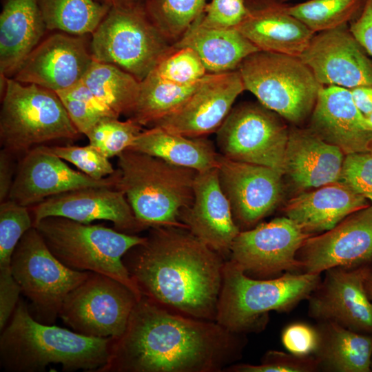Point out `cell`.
<instances>
[{
    "label": "cell",
    "instance_id": "1",
    "mask_svg": "<svg viewBox=\"0 0 372 372\" xmlns=\"http://www.w3.org/2000/svg\"><path fill=\"white\" fill-rule=\"evenodd\" d=\"M245 335L186 317L142 296L96 372H220L240 360Z\"/></svg>",
    "mask_w": 372,
    "mask_h": 372
},
{
    "label": "cell",
    "instance_id": "2",
    "mask_svg": "<svg viewBox=\"0 0 372 372\" xmlns=\"http://www.w3.org/2000/svg\"><path fill=\"white\" fill-rule=\"evenodd\" d=\"M149 229L122 258L142 296L172 312L216 321L227 259L186 228Z\"/></svg>",
    "mask_w": 372,
    "mask_h": 372
},
{
    "label": "cell",
    "instance_id": "3",
    "mask_svg": "<svg viewBox=\"0 0 372 372\" xmlns=\"http://www.w3.org/2000/svg\"><path fill=\"white\" fill-rule=\"evenodd\" d=\"M1 331L0 365L7 372H42L51 364L65 372H96L108 360L112 340L43 324L23 300Z\"/></svg>",
    "mask_w": 372,
    "mask_h": 372
},
{
    "label": "cell",
    "instance_id": "4",
    "mask_svg": "<svg viewBox=\"0 0 372 372\" xmlns=\"http://www.w3.org/2000/svg\"><path fill=\"white\" fill-rule=\"evenodd\" d=\"M320 274L285 272L274 278L256 279L227 259L216 322L235 333L260 331L270 311L287 312L307 300L322 280Z\"/></svg>",
    "mask_w": 372,
    "mask_h": 372
},
{
    "label": "cell",
    "instance_id": "5",
    "mask_svg": "<svg viewBox=\"0 0 372 372\" xmlns=\"http://www.w3.org/2000/svg\"><path fill=\"white\" fill-rule=\"evenodd\" d=\"M117 157L116 188L125 194L137 220L147 229L186 228L180 216L193 202L198 172L132 149Z\"/></svg>",
    "mask_w": 372,
    "mask_h": 372
},
{
    "label": "cell",
    "instance_id": "6",
    "mask_svg": "<svg viewBox=\"0 0 372 372\" xmlns=\"http://www.w3.org/2000/svg\"><path fill=\"white\" fill-rule=\"evenodd\" d=\"M0 143L13 155L81 134L57 93L1 76Z\"/></svg>",
    "mask_w": 372,
    "mask_h": 372
},
{
    "label": "cell",
    "instance_id": "7",
    "mask_svg": "<svg viewBox=\"0 0 372 372\" xmlns=\"http://www.w3.org/2000/svg\"><path fill=\"white\" fill-rule=\"evenodd\" d=\"M33 227L53 255L65 266L109 276L127 287L139 299L141 298L122 258L130 249L144 242L145 236L59 216L44 218Z\"/></svg>",
    "mask_w": 372,
    "mask_h": 372
},
{
    "label": "cell",
    "instance_id": "8",
    "mask_svg": "<svg viewBox=\"0 0 372 372\" xmlns=\"http://www.w3.org/2000/svg\"><path fill=\"white\" fill-rule=\"evenodd\" d=\"M238 70L245 90L282 118L300 123L311 114L324 87L300 57L258 51Z\"/></svg>",
    "mask_w": 372,
    "mask_h": 372
},
{
    "label": "cell",
    "instance_id": "9",
    "mask_svg": "<svg viewBox=\"0 0 372 372\" xmlns=\"http://www.w3.org/2000/svg\"><path fill=\"white\" fill-rule=\"evenodd\" d=\"M91 35L94 61L114 65L140 82L175 49L149 21L144 7L111 8Z\"/></svg>",
    "mask_w": 372,
    "mask_h": 372
},
{
    "label": "cell",
    "instance_id": "10",
    "mask_svg": "<svg viewBox=\"0 0 372 372\" xmlns=\"http://www.w3.org/2000/svg\"><path fill=\"white\" fill-rule=\"evenodd\" d=\"M12 274L31 302L33 318L53 324L69 293L92 271L72 269L57 259L34 227L17 245L11 260Z\"/></svg>",
    "mask_w": 372,
    "mask_h": 372
},
{
    "label": "cell",
    "instance_id": "11",
    "mask_svg": "<svg viewBox=\"0 0 372 372\" xmlns=\"http://www.w3.org/2000/svg\"><path fill=\"white\" fill-rule=\"evenodd\" d=\"M280 117L260 103L233 107L216 132L220 154L234 161L269 167L284 175L289 130Z\"/></svg>",
    "mask_w": 372,
    "mask_h": 372
},
{
    "label": "cell",
    "instance_id": "12",
    "mask_svg": "<svg viewBox=\"0 0 372 372\" xmlns=\"http://www.w3.org/2000/svg\"><path fill=\"white\" fill-rule=\"evenodd\" d=\"M138 300L121 282L105 275L91 272L67 296L59 317L77 333L115 339L125 331Z\"/></svg>",
    "mask_w": 372,
    "mask_h": 372
},
{
    "label": "cell",
    "instance_id": "13",
    "mask_svg": "<svg viewBox=\"0 0 372 372\" xmlns=\"http://www.w3.org/2000/svg\"><path fill=\"white\" fill-rule=\"evenodd\" d=\"M311 234L287 216L240 231L229 259L247 275L267 277L282 271L299 272L297 253Z\"/></svg>",
    "mask_w": 372,
    "mask_h": 372
},
{
    "label": "cell",
    "instance_id": "14",
    "mask_svg": "<svg viewBox=\"0 0 372 372\" xmlns=\"http://www.w3.org/2000/svg\"><path fill=\"white\" fill-rule=\"evenodd\" d=\"M299 272L321 273L333 267H359L372 262V205L331 229L309 237L297 253Z\"/></svg>",
    "mask_w": 372,
    "mask_h": 372
},
{
    "label": "cell",
    "instance_id": "15",
    "mask_svg": "<svg viewBox=\"0 0 372 372\" xmlns=\"http://www.w3.org/2000/svg\"><path fill=\"white\" fill-rule=\"evenodd\" d=\"M119 172L96 180L69 167L52 153L47 145L36 147L22 156L17 165L8 199L25 206H34L44 200L70 191L96 187H115Z\"/></svg>",
    "mask_w": 372,
    "mask_h": 372
},
{
    "label": "cell",
    "instance_id": "16",
    "mask_svg": "<svg viewBox=\"0 0 372 372\" xmlns=\"http://www.w3.org/2000/svg\"><path fill=\"white\" fill-rule=\"evenodd\" d=\"M244 90L238 70L208 73L179 108L152 126L187 137H205L217 132Z\"/></svg>",
    "mask_w": 372,
    "mask_h": 372
},
{
    "label": "cell",
    "instance_id": "17",
    "mask_svg": "<svg viewBox=\"0 0 372 372\" xmlns=\"http://www.w3.org/2000/svg\"><path fill=\"white\" fill-rule=\"evenodd\" d=\"M216 168L220 186L236 225L250 227L272 212L283 193L282 174L260 165L236 161L219 154Z\"/></svg>",
    "mask_w": 372,
    "mask_h": 372
},
{
    "label": "cell",
    "instance_id": "18",
    "mask_svg": "<svg viewBox=\"0 0 372 372\" xmlns=\"http://www.w3.org/2000/svg\"><path fill=\"white\" fill-rule=\"evenodd\" d=\"M364 266L326 270L307 298L309 316L317 322H333L372 335V303L364 286Z\"/></svg>",
    "mask_w": 372,
    "mask_h": 372
},
{
    "label": "cell",
    "instance_id": "19",
    "mask_svg": "<svg viewBox=\"0 0 372 372\" xmlns=\"http://www.w3.org/2000/svg\"><path fill=\"white\" fill-rule=\"evenodd\" d=\"M347 25L314 35L300 59L323 86L372 85V59Z\"/></svg>",
    "mask_w": 372,
    "mask_h": 372
},
{
    "label": "cell",
    "instance_id": "20",
    "mask_svg": "<svg viewBox=\"0 0 372 372\" xmlns=\"http://www.w3.org/2000/svg\"><path fill=\"white\" fill-rule=\"evenodd\" d=\"M92 61L85 36L55 33L35 47L13 79L56 92L81 81Z\"/></svg>",
    "mask_w": 372,
    "mask_h": 372
},
{
    "label": "cell",
    "instance_id": "21",
    "mask_svg": "<svg viewBox=\"0 0 372 372\" xmlns=\"http://www.w3.org/2000/svg\"><path fill=\"white\" fill-rule=\"evenodd\" d=\"M32 207L33 224L59 216L82 223L108 220L115 229L129 234L147 229L136 218L125 194L115 187L79 189L50 197Z\"/></svg>",
    "mask_w": 372,
    "mask_h": 372
},
{
    "label": "cell",
    "instance_id": "22",
    "mask_svg": "<svg viewBox=\"0 0 372 372\" xmlns=\"http://www.w3.org/2000/svg\"><path fill=\"white\" fill-rule=\"evenodd\" d=\"M180 221L193 235L225 259L229 257L232 243L241 230L220 186L216 167L198 172L193 202L181 212Z\"/></svg>",
    "mask_w": 372,
    "mask_h": 372
},
{
    "label": "cell",
    "instance_id": "23",
    "mask_svg": "<svg viewBox=\"0 0 372 372\" xmlns=\"http://www.w3.org/2000/svg\"><path fill=\"white\" fill-rule=\"evenodd\" d=\"M344 154L369 152L372 131L356 107L349 89L328 85L320 90L309 128Z\"/></svg>",
    "mask_w": 372,
    "mask_h": 372
},
{
    "label": "cell",
    "instance_id": "24",
    "mask_svg": "<svg viewBox=\"0 0 372 372\" xmlns=\"http://www.w3.org/2000/svg\"><path fill=\"white\" fill-rule=\"evenodd\" d=\"M344 152L308 129L289 130L285 174L301 189L318 188L340 180Z\"/></svg>",
    "mask_w": 372,
    "mask_h": 372
},
{
    "label": "cell",
    "instance_id": "25",
    "mask_svg": "<svg viewBox=\"0 0 372 372\" xmlns=\"http://www.w3.org/2000/svg\"><path fill=\"white\" fill-rule=\"evenodd\" d=\"M234 28L259 50L298 57L316 34L277 2L250 8Z\"/></svg>",
    "mask_w": 372,
    "mask_h": 372
},
{
    "label": "cell",
    "instance_id": "26",
    "mask_svg": "<svg viewBox=\"0 0 372 372\" xmlns=\"http://www.w3.org/2000/svg\"><path fill=\"white\" fill-rule=\"evenodd\" d=\"M369 205L366 198L338 180L291 199L285 212L304 232L313 235L331 229L350 214Z\"/></svg>",
    "mask_w": 372,
    "mask_h": 372
},
{
    "label": "cell",
    "instance_id": "27",
    "mask_svg": "<svg viewBox=\"0 0 372 372\" xmlns=\"http://www.w3.org/2000/svg\"><path fill=\"white\" fill-rule=\"evenodd\" d=\"M45 30L38 0H3L0 14V76H14L40 43Z\"/></svg>",
    "mask_w": 372,
    "mask_h": 372
},
{
    "label": "cell",
    "instance_id": "28",
    "mask_svg": "<svg viewBox=\"0 0 372 372\" xmlns=\"http://www.w3.org/2000/svg\"><path fill=\"white\" fill-rule=\"evenodd\" d=\"M200 16L173 45L193 49L208 73L236 70L246 57L260 51L236 28L205 25Z\"/></svg>",
    "mask_w": 372,
    "mask_h": 372
},
{
    "label": "cell",
    "instance_id": "29",
    "mask_svg": "<svg viewBox=\"0 0 372 372\" xmlns=\"http://www.w3.org/2000/svg\"><path fill=\"white\" fill-rule=\"evenodd\" d=\"M128 149L198 172L216 167L219 156L213 143L205 137H187L158 126L143 129Z\"/></svg>",
    "mask_w": 372,
    "mask_h": 372
},
{
    "label": "cell",
    "instance_id": "30",
    "mask_svg": "<svg viewBox=\"0 0 372 372\" xmlns=\"http://www.w3.org/2000/svg\"><path fill=\"white\" fill-rule=\"evenodd\" d=\"M313 353L319 370L330 372H370L372 335L360 333L338 324L321 322Z\"/></svg>",
    "mask_w": 372,
    "mask_h": 372
},
{
    "label": "cell",
    "instance_id": "31",
    "mask_svg": "<svg viewBox=\"0 0 372 372\" xmlns=\"http://www.w3.org/2000/svg\"><path fill=\"white\" fill-rule=\"evenodd\" d=\"M82 81L118 117L130 116L140 90V81L134 76L114 65L93 60Z\"/></svg>",
    "mask_w": 372,
    "mask_h": 372
},
{
    "label": "cell",
    "instance_id": "32",
    "mask_svg": "<svg viewBox=\"0 0 372 372\" xmlns=\"http://www.w3.org/2000/svg\"><path fill=\"white\" fill-rule=\"evenodd\" d=\"M201 80L192 85H179L163 80L152 72L140 82L138 96L128 118L142 127H152L179 108Z\"/></svg>",
    "mask_w": 372,
    "mask_h": 372
},
{
    "label": "cell",
    "instance_id": "33",
    "mask_svg": "<svg viewBox=\"0 0 372 372\" xmlns=\"http://www.w3.org/2000/svg\"><path fill=\"white\" fill-rule=\"evenodd\" d=\"M49 30L76 36L92 34L111 9L97 0H38Z\"/></svg>",
    "mask_w": 372,
    "mask_h": 372
},
{
    "label": "cell",
    "instance_id": "34",
    "mask_svg": "<svg viewBox=\"0 0 372 372\" xmlns=\"http://www.w3.org/2000/svg\"><path fill=\"white\" fill-rule=\"evenodd\" d=\"M366 0H309L284 9L313 32L351 23L362 12Z\"/></svg>",
    "mask_w": 372,
    "mask_h": 372
},
{
    "label": "cell",
    "instance_id": "35",
    "mask_svg": "<svg viewBox=\"0 0 372 372\" xmlns=\"http://www.w3.org/2000/svg\"><path fill=\"white\" fill-rule=\"evenodd\" d=\"M207 0H146L145 14L173 45L204 12Z\"/></svg>",
    "mask_w": 372,
    "mask_h": 372
},
{
    "label": "cell",
    "instance_id": "36",
    "mask_svg": "<svg viewBox=\"0 0 372 372\" xmlns=\"http://www.w3.org/2000/svg\"><path fill=\"white\" fill-rule=\"evenodd\" d=\"M56 93L81 134L86 136L103 118H119L92 94L82 80Z\"/></svg>",
    "mask_w": 372,
    "mask_h": 372
},
{
    "label": "cell",
    "instance_id": "37",
    "mask_svg": "<svg viewBox=\"0 0 372 372\" xmlns=\"http://www.w3.org/2000/svg\"><path fill=\"white\" fill-rule=\"evenodd\" d=\"M143 127L131 118L120 121L118 118L105 117L100 120L87 134L89 144L110 158L128 149Z\"/></svg>",
    "mask_w": 372,
    "mask_h": 372
},
{
    "label": "cell",
    "instance_id": "38",
    "mask_svg": "<svg viewBox=\"0 0 372 372\" xmlns=\"http://www.w3.org/2000/svg\"><path fill=\"white\" fill-rule=\"evenodd\" d=\"M33 227L28 207L7 199L0 203V269H10L13 252L25 233Z\"/></svg>",
    "mask_w": 372,
    "mask_h": 372
},
{
    "label": "cell",
    "instance_id": "39",
    "mask_svg": "<svg viewBox=\"0 0 372 372\" xmlns=\"http://www.w3.org/2000/svg\"><path fill=\"white\" fill-rule=\"evenodd\" d=\"M163 80L179 85H189L208 74L203 61L192 48H175L152 71Z\"/></svg>",
    "mask_w": 372,
    "mask_h": 372
},
{
    "label": "cell",
    "instance_id": "40",
    "mask_svg": "<svg viewBox=\"0 0 372 372\" xmlns=\"http://www.w3.org/2000/svg\"><path fill=\"white\" fill-rule=\"evenodd\" d=\"M48 148L54 154L72 163L79 171L96 180L107 177L116 170L112 166L110 158L90 144L85 146H48Z\"/></svg>",
    "mask_w": 372,
    "mask_h": 372
},
{
    "label": "cell",
    "instance_id": "41",
    "mask_svg": "<svg viewBox=\"0 0 372 372\" xmlns=\"http://www.w3.org/2000/svg\"><path fill=\"white\" fill-rule=\"evenodd\" d=\"M319 371L313 355H298L278 351H269L258 365L232 364L225 371L230 372H314Z\"/></svg>",
    "mask_w": 372,
    "mask_h": 372
},
{
    "label": "cell",
    "instance_id": "42",
    "mask_svg": "<svg viewBox=\"0 0 372 372\" xmlns=\"http://www.w3.org/2000/svg\"><path fill=\"white\" fill-rule=\"evenodd\" d=\"M372 205V154L369 152L347 154L340 179Z\"/></svg>",
    "mask_w": 372,
    "mask_h": 372
},
{
    "label": "cell",
    "instance_id": "43",
    "mask_svg": "<svg viewBox=\"0 0 372 372\" xmlns=\"http://www.w3.org/2000/svg\"><path fill=\"white\" fill-rule=\"evenodd\" d=\"M245 0H211L200 16V23L216 28H234L249 12Z\"/></svg>",
    "mask_w": 372,
    "mask_h": 372
},
{
    "label": "cell",
    "instance_id": "44",
    "mask_svg": "<svg viewBox=\"0 0 372 372\" xmlns=\"http://www.w3.org/2000/svg\"><path fill=\"white\" fill-rule=\"evenodd\" d=\"M281 340L288 352L298 355H313L317 348L318 333L316 327L296 322L283 329Z\"/></svg>",
    "mask_w": 372,
    "mask_h": 372
},
{
    "label": "cell",
    "instance_id": "45",
    "mask_svg": "<svg viewBox=\"0 0 372 372\" xmlns=\"http://www.w3.org/2000/svg\"><path fill=\"white\" fill-rule=\"evenodd\" d=\"M21 288L10 269H0V330L10 320L19 301Z\"/></svg>",
    "mask_w": 372,
    "mask_h": 372
},
{
    "label": "cell",
    "instance_id": "46",
    "mask_svg": "<svg viewBox=\"0 0 372 372\" xmlns=\"http://www.w3.org/2000/svg\"><path fill=\"white\" fill-rule=\"evenodd\" d=\"M349 30L369 55L372 56V0H366L358 17L350 23Z\"/></svg>",
    "mask_w": 372,
    "mask_h": 372
},
{
    "label": "cell",
    "instance_id": "47",
    "mask_svg": "<svg viewBox=\"0 0 372 372\" xmlns=\"http://www.w3.org/2000/svg\"><path fill=\"white\" fill-rule=\"evenodd\" d=\"M14 156L3 148L0 152V203L8 198L13 184L17 169Z\"/></svg>",
    "mask_w": 372,
    "mask_h": 372
},
{
    "label": "cell",
    "instance_id": "48",
    "mask_svg": "<svg viewBox=\"0 0 372 372\" xmlns=\"http://www.w3.org/2000/svg\"><path fill=\"white\" fill-rule=\"evenodd\" d=\"M353 100L364 116L372 112V85L358 86L349 89Z\"/></svg>",
    "mask_w": 372,
    "mask_h": 372
},
{
    "label": "cell",
    "instance_id": "49",
    "mask_svg": "<svg viewBox=\"0 0 372 372\" xmlns=\"http://www.w3.org/2000/svg\"><path fill=\"white\" fill-rule=\"evenodd\" d=\"M110 8H132L144 7L146 0H97Z\"/></svg>",
    "mask_w": 372,
    "mask_h": 372
},
{
    "label": "cell",
    "instance_id": "50",
    "mask_svg": "<svg viewBox=\"0 0 372 372\" xmlns=\"http://www.w3.org/2000/svg\"><path fill=\"white\" fill-rule=\"evenodd\" d=\"M364 286L369 298L372 300V262L364 266Z\"/></svg>",
    "mask_w": 372,
    "mask_h": 372
},
{
    "label": "cell",
    "instance_id": "51",
    "mask_svg": "<svg viewBox=\"0 0 372 372\" xmlns=\"http://www.w3.org/2000/svg\"><path fill=\"white\" fill-rule=\"evenodd\" d=\"M250 1L252 2H254V4L256 6V7L255 8H258V7L273 2L272 0H250Z\"/></svg>",
    "mask_w": 372,
    "mask_h": 372
},
{
    "label": "cell",
    "instance_id": "52",
    "mask_svg": "<svg viewBox=\"0 0 372 372\" xmlns=\"http://www.w3.org/2000/svg\"><path fill=\"white\" fill-rule=\"evenodd\" d=\"M364 116L367 126L372 131V112Z\"/></svg>",
    "mask_w": 372,
    "mask_h": 372
},
{
    "label": "cell",
    "instance_id": "53",
    "mask_svg": "<svg viewBox=\"0 0 372 372\" xmlns=\"http://www.w3.org/2000/svg\"><path fill=\"white\" fill-rule=\"evenodd\" d=\"M289 0H272L273 2H277V3H283V2L287 1Z\"/></svg>",
    "mask_w": 372,
    "mask_h": 372
},
{
    "label": "cell",
    "instance_id": "54",
    "mask_svg": "<svg viewBox=\"0 0 372 372\" xmlns=\"http://www.w3.org/2000/svg\"><path fill=\"white\" fill-rule=\"evenodd\" d=\"M370 369H371V371H372V354H371V364H370Z\"/></svg>",
    "mask_w": 372,
    "mask_h": 372
},
{
    "label": "cell",
    "instance_id": "55",
    "mask_svg": "<svg viewBox=\"0 0 372 372\" xmlns=\"http://www.w3.org/2000/svg\"><path fill=\"white\" fill-rule=\"evenodd\" d=\"M369 152L372 154V143L370 146Z\"/></svg>",
    "mask_w": 372,
    "mask_h": 372
}]
</instances>
